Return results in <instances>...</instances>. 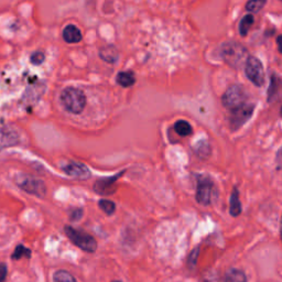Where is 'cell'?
I'll list each match as a JSON object with an SVG mask.
<instances>
[{
    "instance_id": "cell-1",
    "label": "cell",
    "mask_w": 282,
    "mask_h": 282,
    "mask_svg": "<svg viewBox=\"0 0 282 282\" xmlns=\"http://www.w3.org/2000/svg\"><path fill=\"white\" fill-rule=\"evenodd\" d=\"M63 108L71 114H81L86 106V96L80 88L66 87L60 95Z\"/></svg>"
},
{
    "instance_id": "cell-11",
    "label": "cell",
    "mask_w": 282,
    "mask_h": 282,
    "mask_svg": "<svg viewBox=\"0 0 282 282\" xmlns=\"http://www.w3.org/2000/svg\"><path fill=\"white\" fill-rule=\"evenodd\" d=\"M229 213L231 214V216H238V215L241 213V204L239 201V193L238 190L235 189L233 190L230 194V198H229Z\"/></svg>"
},
{
    "instance_id": "cell-22",
    "label": "cell",
    "mask_w": 282,
    "mask_h": 282,
    "mask_svg": "<svg viewBox=\"0 0 282 282\" xmlns=\"http://www.w3.org/2000/svg\"><path fill=\"white\" fill-rule=\"evenodd\" d=\"M81 215H82V211H81V209H75L74 212L71 213V218L73 217V216H75L72 220H77L79 218H81Z\"/></svg>"
},
{
    "instance_id": "cell-4",
    "label": "cell",
    "mask_w": 282,
    "mask_h": 282,
    "mask_svg": "<svg viewBox=\"0 0 282 282\" xmlns=\"http://www.w3.org/2000/svg\"><path fill=\"white\" fill-rule=\"evenodd\" d=\"M16 183L20 189L32 195H37L39 197L46 195V185L41 180L33 178V176L20 174L16 178Z\"/></svg>"
},
{
    "instance_id": "cell-12",
    "label": "cell",
    "mask_w": 282,
    "mask_h": 282,
    "mask_svg": "<svg viewBox=\"0 0 282 282\" xmlns=\"http://www.w3.org/2000/svg\"><path fill=\"white\" fill-rule=\"evenodd\" d=\"M224 282H247V277L245 272L239 269H230L226 273Z\"/></svg>"
},
{
    "instance_id": "cell-5",
    "label": "cell",
    "mask_w": 282,
    "mask_h": 282,
    "mask_svg": "<svg viewBox=\"0 0 282 282\" xmlns=\"http://www.w3.org/2000/svg\"><path fill=\"white\" fill-rule=\"evenodd\" d=\"M245 73L252 84L262 86L264 83V71L260 61L255 57H249L246 61Z\"/></svg>"
},
{
    "instance_id": "cell-18",
    "label": "cell",
    "mask_w": 282,
    "mask_h": 282,
    "mask_svg": "<svg viewBox=\"0 0 282 282\" xmlns=\"http://www.w3.org/2000/svg\"><path fill=\"white\" fill-rule=\"evenodd\" d=\"M266 5V0H249L246 5V9L249 13H258Z\"/></svg>"
},
{
    "instance_id": "cell-14",
    "label": "cell",
    "mask_w": 282,
    "mask_h": 282,
    "mask_svg": "<svg viewBox=\"0 0 282 282\" xmlns=\"http://www.w3.org/2000/svg\"><path fill=\"white\" fill-rule=\"evenodd\" d=\"M118 84L124 87H129L135 83V77L130 72H121L117 76Z\"/></svg>"
},
{
    "instance_id": "cell-8",
    "label": "cell",
    "mask_w": 282,
    "mask_h": 282,
    "mask_svg": "<svg viewBox=\"0 0 282 282\" xmlns=\"http://www.w3.org/2000/svg\"><path fill=\"white\" fill-rule=\"evenodd\" d=\"M62 169L66 174L79 180H87L91 176V171L85 164L80 162H69L66 165H63Z\"/></svg>"
},
{
    "instance_id": "cell-13",
    "label": "cell",
    "mask_w": 282,
    "mask_h": 282,
    "mask_svg": "<svg viewBox=\"0 0 282 282\" xmlns=\"http://www.w3.org/2000/svg\"><path fill=\"white\" fill-rule=\"evenodd\" d=\"M174 130L176 134L181 137H187V136H191L193 129H192V126L187 123L185 120H178L176 123L174 124Z\"/></svg>"
},
{
    "instance_id": "cell-15",
    "label": "cell",
    "mask_w": 282,
    "mask_h": 282,
    "mask_svg": "<svg viewBox=\"0 0 282 282\" xmlns=\"http://www.w3.org/2000/svg\"><path fill=\"white\" fill-rule=\"evenodd\" d=\"M53 282H77L70 272L65 270H58L53 275Z\"/></svg>"
},
{
    "instance_id": "cell-10",
    "label": "cell",
    "mask_w": 282,
    "mask_h": 282,
    "mask_svg": "<svg viewBox=\"0 0 282 282\" xmlns=\"http://www.w3.org/2000/svg\"><path fill=\"white\" fill-rule=\"evenodd\" d=\"M63 39L68 43H77L82 40V33L79 28L73 25L66 26L63 30Z\"/></svg>"
},
{
    "instance_id": "cell-7",
    "label": "cell",
    "mask_w": 282,
    "mask_h": 282,
    "mask_svg": "<svg viewBox=\"0 0 282 282\" xmlns=\"http://www.w3.org/2000/svg\"><path fill=\"white\" fill-rule=\"evenodd\" d=\"M253 112V105H248L245 104L244 106L239 108H236L231 110V116H230V126L233 129H237L244 125L246 121L250 118Z\"/></svg>"
},
{
    "instance_id": "cell-9",
    "label": "cell",
    "mask_w": 282,
    "mask_h": 282,
    "mask_svg": "<svg viewBox=\"0 0 282 282\" xmlns=\"http://www.w3.org/2000/svg\"><path fill=\"white\" fill-rule=\"evenodd\" d=\"M120 175H123V172L119 173L118 175L113 176V178H105L97 181L95 184V191L98 193V194L102 195L113 194V193L116 191L114 184L116 180H117Z\"/></svg>"
},
{
    "instance_id": "cell-6",
    "label": "cell",
    "mask_w": 282,
    "mask_h": 282,
    "mask_svg": "<svg viewBox=\"0 0 282 282\" xmlns=\"http://www.w3.org/2000/svg\"><path fill=\"white\" fill-rule=\"evenodd\" d=\"M213 182L208 178H201L197 182L196 200L202 205H209L212 203Z\"/></svg>"
},
{
    "instance_id": "cell-2",
    "label": "cell",
    "mask_w": 282,
    "mask_h": 282,
    "mask_svg": "<svg viewBox=\"0 0 282 282\" xmlns=\"http://www.w3.org/2000/svg\"><path fill=\"white\" fill-rule=\"evenodd\" d=\"M64 231L68 238L75 246L81 248L82 250L86 252H94L97 249V241L92 235L85 233V231L75 229L72 226H65Z\"/></svg>"
},
{
    "instance_id": "cell-17",
    "label": "cell",
    "mask_w": 282,
    "mask_h": 282,
    "mask_svg": "<svg viewBox=\"0 0 282 282\" xmlns=\"http://www.w3.org/2000/svg\"><path fill=\"white\" fill-rule=\"evenodd\" d=\"M31 256V250L30 249H28V248H26L25 246H22V245H19L18 247L16 248V250L14 251L13 253V259H15V260H18V259H21V258H28L29 259Z\"/></svg>"
},
{
    "instance_id": "cell-19",
    "label": "cell",
    "mask_w": 282,
    "mask_h": 282,
    "mask_svg": "<svg viewBox=\"0 0 282 282\" xmlns=\"http://www.w3.org/2000/svg\"><path fill=\"white\" fill-rule=\"evenodd\" d=\"M98 204H99V207H101L102 211L104 213H106L107 215H113L115 213L116 205L114 202L109 201V200H101Z\"/></svg>"
},
{
    "instance_id": "cell-16",
    "label": "cell",
    "mask_w": 282,
    "mask_h": 282,
    "mask_svg": "<svg viewBox=\"0 0 282 282\" xmlns=\"http://www.w3.org/2000/svg\"><path fill=\"white\" fill-rule=\"evenodd\" d=\"M252 24H253L252 16H250V15L249 16H245L244 18H242V20L240 21V27H239L240 36L245 37L247 33H248V31H249Z\"/></svg>"
},
{
    "instance_id": "cell-20",
    "label": "cell",
    "mask_w": 282,
    "mask_h": 282,
    "mask_svg": "<svg viewBox=\"0 0 282 282\" xmlns=\"http://www.w3.org/2000/svg\"><path fill=\"white\" fill-rule=\"evenodd\" d=\"M43 60H44V55H43V53H41V52H36V53L33 54L32 57H31V62H32L33 64H36V65L41 64V63L43 62Z\"/></svg>"
},
{
    "instance_id": "cell-21",
    "label": "cell",
    "mask_w": 282,
    "mask_h": 282,
    "mask_svg": "<svg viewBox=\"0 0 282 282\" xmlns=\"http://www.w3.org/2000/svg\"><path fill=\"white\" fill-rule=\"evenodd\" d=\"M7 277V266L5 263H0V282H5Z\"/></svg>"
},
{
    "instance_id": "cell-3",
    "label": "cell",
    "mask_w": 282,
    "mask_h": 282,
    "mask_svg": "<svg viewBox=\"0 0 282 282\" xmlns=\"http://www.w3.org/2000/svg\"><path fill=\"white\" fill-rule=\"evenodd\" d=\"M222 102L226 108L234 110L247 104V94L239 85L230 86L223 95Z\"/></svg>"
},
{
    "instance_id": "cell-23",
    "label": "cell",
    "mask_w": 282,
    "mask_h": 282,
    "mask_svg": "<svg viewBox=\"0 0 282 282\" xmlns=\"http://www.w3.org/2000/svg\"><path fill=\"white\" fill-rule=\"evenodd\" d=\"M113 282H120V281H113Z\"/></svg>"
}]
</instances>
